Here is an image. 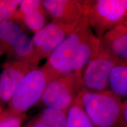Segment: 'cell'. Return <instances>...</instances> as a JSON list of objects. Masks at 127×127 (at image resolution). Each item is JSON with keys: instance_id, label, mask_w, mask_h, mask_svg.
<instances>
[{"instance_id": "cell-1", "label": "cell", "mask_w": 127, "mask_h": 127, "mask_svg": "<svg viewBox=\"0 0 127 127\" xmlns=\"http://www.w3.org/2000/svg\"><path fill=\"white\" fill-rule=\"evenodd\" d=\"M79 95L94 127H119L123 101L118 95L109 90L98 93L80 90Z\"/></svg>"}, {"instance_id": "cell-2", "label": "cell", "mask_w": 127, "mask_h": 127, "mask_svg": "<svg viewBox=\"0 0 127 127\" xmlns=\"http://www.w3.org/2000/svg\"><path fill=\"white\" fill-rule=\"evenodd\" d=\"M84 17L99 39L123 21L127 12V0L83 1Z\"/></svg>"}, {"instance_id": "cell-3", "label": "cell", "mask_w": 127, "mask_h": 127, "mask_svg": "<svg viewBox=\"0 0 127 127\" xmlns=\"http://www.w3.org/2000/svg\"><path fill=\"white\" fill-rule=\"evenodd\" d=\"M52 79L42 66L35 68L19 85L6 110L14 114H25L40 101L46 87Z\"/></svg>"}, {"instance_id": "cell-4", "label": "cell", "mask_w": 127, "mask_h": 127, "mask_svg": "<svg viewBox=\"0 0 127 127\" xmlns=\"http://www.w3.org/2000/svg\"><path fill=\"white\" fill-rule=\"evenodd\" d=\"M90 29L87 19L84 17L77 28L49 55L42 66L52 79L72 72L73 58L77 48Z\"/></svg>"}, {"instance_id": "cell-5", "label": "cell", "mask_w": 127, "mask_h": 127, "mask_svg": "<svg viewBox=\"0 0 127 127\" xmlns=\"http://www.w3.org/2000/svg\"><path fill=\"white\" fill-rule=\"evenodd\" d=\"M82 78L73 73L58 76L46 87L40 102L46 108L67 112L81 88Z\"/></svg>"}, {"instance_id": "cell-6", "label": "cell", "mask_w": 127, "mask_h": 127, "mask_svg": "<svg viewBox=\"0 0 127 127\" xmlns=\"http://www.w3.org/2000/svg\"><path fill=\"white\" fill-rule=\"evenodd\" d=\"M118 62L107 48L100 43L97 54L84 69L81 90L98 93L108 90L109 75Z\"/></svg>"}, {"instance_id": "cell-7", "label": "cell", "mask_w": 127, "mask_h": 127, "mask_svg": "<svg viewBox=\"0 0 127 127\" xmlns=\"http://www.w3.org/2000/svg\"><path fill=\"white\" fill-rule=\"evenodd\" d=\"M76 28L52 21L35 33L32 41L39 61L47 58Z\"/></svg>"}, {"instance_id": "cell-8", "label": "cell", "mask_w": 127, "mask_h": 127, "mask_svg": "<svg viewBox=\"0 0 127 127\" xmlns=\"http://www.w3.org/2000/svg\"><path fill=\"white\" fill-rule=\"evenodd\" d=\"M45 11L52 21L76 28L84 17L83 1L80 0H44Z\"/></svg>"}, {"instance_id": "cell-9", "label": "cell", "mask_w": 127, "mask_h": 127, "mask_svg": "<svg viewBox=\"0 0 127 127\" xmlns=\"http://www.w3.org/2000/svg\"><path fill=\"white\" fill-rule=\"evenodd\" d=\"M38 66L19 60H11L6 63L0 76V101L9 103L25 76Z\"/></svg>"}, {"instance_id": "cell-10", "label": "cell", "mask_w": 127, "mask_h": 127, "mask_svg": "<svg viewBox=\"0 0 127 127\" xmlns=\"http://www.w3.org/2000/svg\"><path fill=\"white\" fill-rule=\"evenodd\" d=\"M99 46L100 39L90 29L77 48L73 58L72 73L82 78L84 69L97 54Z\"/></svg>"}, {"instance_id": "cell-11", "label": "cell", "mask_w": 127, "mask_h": 127, "mask_svg": "<svg viewBox=\"0 0 127 127\" xmlns=\"http://www.w3.org/2000/svg\"><path fill=\"white\" fill-rule=\"evenodd\" d=\"M119 62H127V25L121 23L100 39Z\"/></svg>"}, {"instance_id": "cell-12", "label": "cell", "mask_w": 127, "mask_h": 127, "mask_svg": "<svg viewBox=\"0 0 127 127\" xmlns=\"http://www.w3.org/2000/svg\"><path fill=\"white\" fill-rule=\"evenodd\" d=\"M5 54L12 60L28 62L38 66L39 61L32 41L24 31L14 39Z\"/></svg>"}, {"instance_id": "cell-13", "label": "cell", "mask_w": 127, "mask_h": 127, "mask_svg": "<svg viewBox=\"0 0 127 127\" xmlns=\"http://www.w3.org/2000/svg\"><path fill=\"white\" fill-rule=\"evenodd\" d=\"M108 90L121 98H127V62H118L111 71Z\"/></svg>"}, {"instance_id": "cell-14", "label": "cell", "mask_w": 127, "mask_h": 127, "mask_svg": "<svg viewBox=\"0 0 127 127\" xmlns=\"http://www.w3.org/2000/svg\"><path fill=\"white\" fill-rule=\"evenodd\" d=\"M65 127H94L84 108L79 93L66 112Z\"/></svg>"}, {"instance_id": "cell-15", "label": "cell", "mask_w": 127, "mask_h": 127, "mask_svg": "<svg viewBox=\"0 0 127 127\" xmlns=\"http://www.w3.org/2000/svg\"><path fill=\"white\" fill-rule=\"evenodd\" d=\"M23 31L15 22L7 20L0 23V55L7 53L14 39Z\"/></svg>"}, {"instance_id": "cell-16", "label": "cell", "mask_w": 127, "mask_h": 127, "mask_svg": "<svg viewBox=\"0 0 127 127\" xmlns=\"http://www.w3.org/2000/svg\"><path fill=\"white\" fill-rule=\"evenodd\" d=\"M38 116L48 127H65L66 112L65 111L45 108L38 114Z\"/></svg>"}, {"instance_id": "cell-17", "label": "cell", "mask_w": 127, "mask_h": 127, "mask_svg": "<svg viewBox=\"0 0 127 127\" xmlns=\"http://www.w3.org/2000/svg\"><path fill=\"white\" fill-rule=\"evenodd\" d=\"M45 12L42 7L25 15L21 22L35 34L45 25Z\"/></svg>"}, {"instance_id": "cell-18", "label": "cell", "mask_w": 127, "mask_h": 127, "mask_svg": "<svg viewBox=\"0 0 127 127\" xmlns=\"http://www.w3.org/2000/svg\"><path fill=\"white\" fill-rule=\"evenodd\" d=\"M43 7L42 1L39 0H23L20 2V5L10 21H21L23 18L28 14L35 11Z\"/></svg>"}, {"instance_id": "cell-19", "label": "cell", "mask_w": 127, "mask_h": 127, "mask_svg": "<svg viewBox=\"0 0 127 127\" xmlns=\"http://www.w3.org/2000/svg\"><path fill=\"white\" fill-rule=\"evenodd\" d=\"M26 114H14L4 110L0 115V127H21Z\"/></svg>"}, {"instance_id": "cell-20", "label": "cell", "mask_w": 127, "mask_h": 127, "mask_svg": "<svg viewBox=\"0 0 127 127\" xmlns=\"http://www.w3.org/2000/svg\"><path fill=\"white\" fill-rule=\"evenodd\" d=\"M21 1L20 0H0V23L11 19Z\"/></svg>"}, {"instance_id": "cell-21", "label": "cell", "mask_w": 127, "mask_h": 127, "mask_svg": "<svg viewBox=\"0 0 127 127\" xmlns=\"http://www.w3.org/2000/svg\"><path fill=\"white\" fill-rule=\"evenodd\" d=\"M25 127H48L38 116L36 115L27 124Z\"/></svg>"}, {"instance_id": "cell-22", "label": "cell", "mask_w": 127, "mask_h": 127, "mask_svg": "<svg viewBox=\"0 0 127 127\" xmlns=\"http://www.w3.org/2000/svg\"><path fill=\"white\" fill-rule=\"evenodd\" d=\"M118 127H127V98L123 102L121 118Z\"/></svg>"}, {"instance_id": "cell-23", "label": "cell", "mask_w": 127, "mask_h": 127, "mask_svg": "<svg viewBox=\"0 0 127 127\" xmlns=\"http://www.w3.org/2000/svg\"><path fill=\"white\" fill-rule=\"evenodd\" d=\"M121 23H123V24H127V12L126 15H125L124 19L123 21L121 22Z\"/></svg>"}, {"instance_id": "cell-24", "label": "cell", "mask_w": 127, "mask_h": 127, "mask_svg": "<svg viewBox=\"0 0 127 127\" xmlns=\"http://www.w3.org/2000/svg\"><path fill=\"white\" fill-rule=\"evenodd\" d=\"M3 111V109L2 108V107H1V105H0V111Z\"/></svg>"}, {"instance_id": "cell-25", "label": "cell", "mask_w": 127, "mask_h": 127, "mask_svg": "<svg viewBox=\"0 0 127 127\" xmlns=\"http://www.w3.org/2000/svg\"><path fill=\"white\" fill-rule=\"evenodd\" d=\"M3 111H4V110H3ZM3 111H0V115H1V113H2V112H3Z\"/></svg>"}]
</instances>
